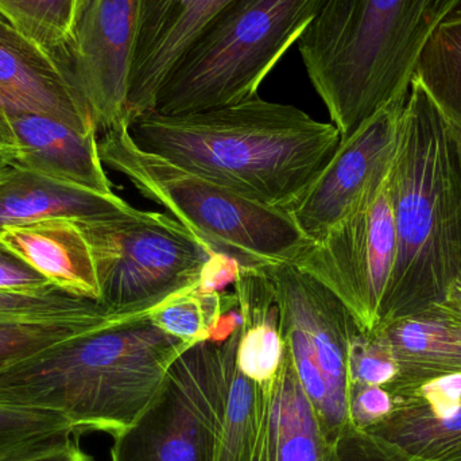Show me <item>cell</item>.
I'll return each instance as SVG.
<instances>
[{"instance_id": "1", "label": "cell", "mask_w": 461, "mask_h": 461, "mask_svg": "<svg viewBox=\"0 0 461 461\" xmlns=\"http://www.w3.org/2000/svg\"><path fill=\"white\" fill-rule=\"evenodd\" d=\"M132 140L268 205L289 211L340 145L332 123L259 95L200 113H151L129 124Z\"/></svg>"}, {"instance_id": "2", "label": "cell", "mask_w": 461, "mask_h": 461, "mask_svg": "<svg viewBox=\"0 0 461 461\" xmlns=\"http://www.w3.org/2000/svg\"><path fill=\"white\" fill-rule=\"evenodd\" d=\"M149 312L110 314L2 368L0 403L54 411L80 433L115 438L140 419L191 347L156 327Z\"/></svg>"}, {"instance_id": "3", "label": "cell", "mask_w": 461, "mask_h": 461, "mask_svg": "<svg viewBox=\"0 0 461 461\" xmlns=\"http://www.w3.org/2000/svg\"><path fill=\"white\" fill-rule=\"evenodd\" d=\"M389 192L397 251L378 328L440 305L461 279V130L414 77Z\"/></svg>"}, {"instance_id": "4", "label": "cell", "mask_w": 461, "mask_h": 461, "mask_svg": "<svg viewBox=\"0 0 461 461\" xmlns=\"http://www.w3.org/2000/svg\"><path fill=\"white\" fill-rule=\"evenodd\" d=\"M461 0H322L298 40L341 140L408 92L428 41Z\"/></svg>"}, {"instance_id": "5", "label": "cell", "mask_w": 461, "mask_h": 461, "mask_svg": "<svg viewBox=\"0 0 461 461\" xmlns=\"http://www.w3.org/2000/svg\"><path fill=\"white\" fill-rule=\"evenodd\" d=\"M102 134L104 167L121 173L145 199L241 265H293L311 246L287 211L143 150L132 140L127 122Z\"/></svg>"}, {"instance_id": "6", "label": "cell", "mask_w": 461, "mask_h": 461, "mask_svg": "<svg viewBox=\"0 0 461 461\" xmlns=\"http://www.w3.org/2000/svg\"><path fill=\"white\" fill-rule=\"evenodd\" d=\"M321 5L322 0H233L181 57L159 91L154 113H200L255 96Z\"/></svg>"}, {"instance_id": "7", "label": "cell", "mask_w": 461, "mask_h": 461, "mask_svg": "<svg viewBox=\"0 0 461 461\" xmlns=\"http://www.w3.org/2000/svg\"><path fill=\"white\" fill-rule=\"evenodd\" d=\"M77 221L94 255L99 303L108 313L149 312L176 293L199 287L216 252L167 213L131 207Z\"/></svg>"}, {"instance_id": "8", "label": "cell", "mask_w": 461, "mask_h": 461, "mask_svg": "<svg viewBox=\"0 0 461 461\" xmlns=\"http://www.w3.org/2000/svg\"><path fill=\"white\" fill-rule=\"evenodd\" d=\"M239 330L178 355L140 419L113 438L111 461H213L236 371Z\"/></svg>"}, {"instance_id": "9", "label": "cell", "mask_w": 461, "mask_h": 461, "mask_svg": "<svg viewBox=\"0 0 461 461\" xmlns=\"http://www.w3.org/2000/svg\"><path fill=\"white\" fill-rule=\"evenodd\" d=\"M260 266L278 303L285 349L332 443L351 424L349 346L362 328L330 290L297 266Z\"/></svg>"}, {"instance_id": "10", "label": "cell", "mask_w": 461, "mask_h": 461, "mask_svg": "<svg viewBox=\"0 0 461 461\" xmlns=\"http://www.w3.org/2000/svg\"><path fill=\"white\" fill-rule=\"evenodd\" d=\"M395 251L387 178L354 213L319 243L311 244L293 265L321 282L351 312L359 327L371 332L381 320Z\"/></svg>"}, {"instance_id": "11", "label": "cell", "mask_w": 461, "mask_h": 461, "mask_svg": "<svg viewBox=\"0 0 461 461\" xmlns=\"http://www.w3.org/2000/svg\"><path fill=\"white\" fill-rule=\"evenodd\" d=\"M140 0H78L65 76L97 132L127 121Z\"/></svg>"}, {"instance_id": "12", "label": "cell", "mask_w": 461, "mask_h": 461, "mask_svg": "<svg viewBox=\"0 0 461 461\" xmlns=\"http://www.w3.org/2000/svg\"><path fill=\"white\" fill-rule=\"evenodd\" d=\"M406 96L408 92L341 140L327 165L287 211L312 244L354 213L389 178L400 146Z\"/></svg>"}, {"instance_id": "13", "label": "cell", "mask_w": 461, "mask_h": 461, "mask_svg": "<svg viewBox=\"0 0 461 461\" xmlns=\"http://www.w3.org/2000/svg\"><path fill=\"white\" fill-rule=\"evenodd\" d=\"M233 0H140V26L127 121L156 108L157 97L181 57Z\"/></svg>"}, {"instance_id": "14", "label": "cell", "mask_w": 461, "mask_h": 461, "mask_svg": "<svg viewBox=\"0 0 461 461\" xmlns=\"http://www.w3.org/2000/svg\"><path fill=\"white\" fill-rule=\"evenodd\" d=\"M0 107L5 113H41L97 132L61 68L14 29H0Z\"/></svg>"}, {"instance_id": "15", "label": "cell", "mask_w": 461, "mask_h": 461, "mask_svg": "<svg viewBox=\"0 0 461 461\" xmlns=\"http://www.w3.org/2000/svg\"><path fill=\"white\" fill-rule=\"evenodd\" d=\"M19 153L14 162L59 183L113 194L96 131L84 132L41 113H8Z\"/></svg>"}, {"instance_id": "16", "label": "cell", "mask_w": 461, "mask_h": 461, "mask_svg": "<svg viewBox=\"0 0 461 461\" xmlns=\"http://www.w3.org/2000/svg\"><path fill=\"white\" fill-rule=\"evenodd\" d=\"M392 395L394 411L367 432L427 461L441 460L461 448V374Z\"/></svg>"}, {"instance_id": "17", "label": "cell", "mask_w": 461, "mask_h": 461, "mask_svg": "<svg viewBox=\"0 0 461 461\" xmlns=\"http://www.w3.org/2000/svg\"><path fill=\"white\" fill-rule=\"evenodd\" d=\"M0 243L62 292L99 303L94 255L76 219L57 216L5 227Z\"/></svg>"}, {"instance_id": "18", "label": "cell", "mask_w": 461, "mask_h": 461, "mask_svg": "<svg viewBox=\"0 0 461 461\" xmlns=\"http://www.w3.org/2000/svg\"><path fill=\"white\" fill-rule=\"evenodd\" d=\"M330 441L285 349L276 379L262 384V413L249 461H325Z\"/></svg>"}, {"instance_id": "19", "label": "cell", "mask_w": 461, "mask_h": 461, "mask_svg": "<svg viewBox=\"0 0 461 461\" xmlns=\"http://www.w3.org/2000/svg\"><path fill=\"white\" fill-rule=\"evenodd\" d=\"M130 208L118 194L59 183L13 159H0V230L57 216L83 221Z\"/></svg>"}, {"instance_id": "20", "label": "cell", "mask_w": 461, "mask_h": 461, "mask_svg": "<svg viewBox=\"0 0 461 461\" xmlns=\"http://www.w3.org/2000/svg\"><path fill=\"white\" fill-rule=\"evenodd\" d=\"M376 330L389 344L397 365V376L386 389L392 394L461 374V321L438 306Z\"/></svg>"}, {"instance_id": "21", "label": "cell", "mask_w": 461, "mask_h": 461, "mask_svg": "<svg viewBox=\"0 0 461 461\" xmlns=\"http://www.w3.org/2000/svg\"><path fill=\"white\" fill-rule=\"evenodd\" d=\"M233 289L241 316L236 367L255 384H270L285 357L279 308L270 279L262 266L241 265Z\"/></svg>"}, {"instance_id": "22", "label": "cell", "mask_w": 461, "mask_h": 461, "mask_svg": "<svg viewBox=\"0 0 461 461\" xmlns=\"http://www.w3.org/2000/svg\"><path fill=\"white\" fill-rule=\"evenodd\" d=\"M149 316L159 330L189 346L226 340L241 325L235 292H203L199 287L170 295Z\"/></svg>"}, {"instance_id": "23", "label": "cell", "mask_w": 461, "mask_h": 461, "mask_svg": "<svg viewBox=\"0 0 461 461\" xmlns=\"http://www.w3.org/2000/svg\"><path fill=\"white\" fill-rule=\"evenodd\" d=\"M414 78L444 116L461 130V2L428 41Z\"/></svg>"}, {"instance_id": "24", "label": "cell", "mask_w": 461, "mask_h": 461, "mask_svg": "<svg viewBox=\"0 0 461 461\" xmlns=\"http://www.w3.org/2000/svg\"><path fill=\"white\" fill-rule=\"evenodd\" d=\"M77 7L78 0H0V15L65 75Z\"/></svg>"}, {"instance_id": "25", "label": "cell", "mask_w": 461, "mask_h": 461, "mask_svg": "<svg viewBox=\"0 0 461 461\" xmlns=\"http://www.w3.org/2000/svg\"><path fill=\"white\" fill-rule=\"evenodd\" d=\"M80 435L61 414L0 403V461L46 454Z\"/></svg>"}, {"instance_id": "26", "label": "cell", "mask_w": 461, "mask_h": 461, "mask_svg": "<svg viewBox=\"0 0 461 461\" xmlns=\"http://www.w3.org/2000/svg\"><path fill=\"white\" fill-rule=\"evenodd\" d=\"M104 308L59 319L0 320V370L110 316Z\"/></svg>"}, {"instance_id": "27", "label": "cell", "mask_w": 461, "mask_h": 461, "mask_svg": "<svg viewBox=\"0 0 461 461\" xmlns=\"http://www.w3.org/2000/svg\"><path fill=\"white\" fill-rule=\"evenodd\" d=\"M262 413V384L246 378L236 367L221 438L213 461H249Z\"/></svg>"}, {"instance_id": "28", "label": "cell", "mask_w": 461, "mask_h": 461, "mask_svg": "<svg viewBox=\"0 0 461 461\" xmlns=\"http://www.w3.org/2000/svg\"><path fill=\"white\" fill-rule=\"evenodd\" d=\"M102 308L96 301L76 297L53 286L46 292H0V320L59 319Z\"/></svg>"}, {"instance_id": "29", "label": "cell", "mask_w": 461, "mask_h": 461, "mask_svg": "<svg viewBox=\"0 0 461 461\" xmlns=\"http://www.w3.org/2000/svg\"><path fill=\"white\" fill-rule=\"evenodd\" d=\"M349 382L355 386L387 387L397 376V365L381 330H359L348 355Z\"/></svg>"}, {"instance_id": "30", "label": "cell", "mask_w": 461, "mask_h": 461, "mask_svg": "<svg viewBox=\"0 0 461 461\" xmlns=\"http://www.w3.org/2000/svg\"><path fill=\"white\" fill-rule=\"evenodd\" d=\"M325 461H427L406 454L389 441L347 425L330 444Z\"/></svg>"}, {"instance_id": "31", "label": "cell", "mask_w": 461, "mask_h": 461, "mask_svg": "<svg viewBox=\"0 0 461 461\" xmlns=\"http://www.w3.org/2000/svg\"><path fill=\"white\" fill-rule=\"evenodd\" d=\"M394 411V397L384 387L355 386L349 395V420L354 427L368 430Z\"/></svg>"}, {"instance_id": "32", "label": "cell", "mask_w": 461, "mask_h": 461, "mask_svg": "<svg viewBox=\"0 0 461 461\" xmlns=\"http://www.w3.org/2000/svg\"><path fill=\"white\" fill-rule=\"evenodd\" d=\"M53 286L42 274L0 243V292L41 293Z\"/></svg>"}, {"instance_id": "33", "label": "cell", "mask_w": 461, "mask_h": 461, "mask_svg": "<svg viewBox=\"0 0 461 461\" xmlns=\"http://www.w3.org/2000/svg\"><path fill=\"white\" fill-rule=\"evenodd\" d=\"M241 263L236 258L216 251L203 268L199 289L203 292H223L227 285L235 284Z\"/></svg>"}, {"instance_id": "34", "label": "cell", "mask_w": 461, "mask_h": 461, "mask_svg": "<svg viewBox=\"0 0 461 461\" xmlns=\"http://www.w3.org/2000/svg\"><path fill=\"white\" fill-rule=\"evenodd\" d=\"M78 438L70 441L67 446L54 451L46 452V454L37 455V456L29 457L21 461H95L94 456L86 454L80 444Z\"/></svg>"}, {"instance_id": "35", "label": "cell", "mask_w": 461, "mask_h": 461, "mask_svg": "<svg viewBox=\"0 0 461 461\" xmlns=\"http://www.w3.org/2000/svg\"><path fill=\"white\" fill-rule=\"evenodd\" d=\"M18 153V140L14 135L7 115L0 107V158L11 159Z\"/></svg>"}, {"instance_id": "36", "label": "cell", "mask_w": 461, "mask_h": 461, "mask_svg": "<svg viewBox=\"0 0 461 461\" xmlns=\"http://www.w3.org/2000/svg\"><path fill=\"white\" fill-rule=\"evenodd\" d=\"M436 306L461 321V279L449 289L446 300Z\"/></svg>"}, {"instance_id": "37", "label": "cell", "mask_w": 461, "mask_h": 461, "mask_svg": "<svg viewBox=\"0 0 461 461\" xmlns=\"http://www.w3.org/2000/svg\"><path fill=\"white\" fill-rule=\"evenodd\" d=\"M438 461H461V448L452 452V454L447 455L446 457Z\"/></svg>"}, {"instance_id": "38", "label": "cell", "mask_w": 461, "mask_h": 461, "mask_svg": "<svg viewBox=\"0 0 461 461\" xmlns=\"http://www.w3.org/2000/svg\"><path fill=\"white\" fill-rule=\"evenodd\" d=\"M0 29H13V26L2 15H0Z\"/></svg>"}, {"instance_id": "39", "label": "cell", "mask_w": 461, "mask_h": 461, "mask_svg": "<svg viewBox=\"0 0 461 461\" xmlns=\"http://www.w3.org/2000/svg\"><path fill=\"white\" fill-rule=\"evenodd\" d=\"M0 159H5V158H0Z\"/></svg>"}]
</instances>
